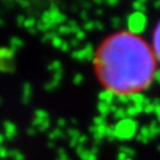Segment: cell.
Instances as JSON below:
<instances>
[{"instance_id":"obj_2","label":"cell","mask_w":160,"mask_h":160,"mask_svg":"<svg viewBox=\"0 0 160 160\" xmlns=\"http://www.w3.org/2000/svg\"><path fill=\"white\" fill-rule=\"evenodd\" d=\"M151 45H152V50L157 58V62L158 64H160V19L158 20V23L155 24L154 29H153Z\"/></svg>"},{"instance_id":"obj_1","label":"cell","mask_w":160,"mask_h":160,"mask_svg":"<svg viewBox=\"0 0 160 160\" xmlns=\"http://www.w3.org/2000/svg\"><path fill=\"white\" fill-rule=\"evenodd\" d=\"M92 63L97 83L104 92L119 97L147 90L158 68L151 43L129 30L104 37L97 44Z\"/></svg>"}]
</instances>
